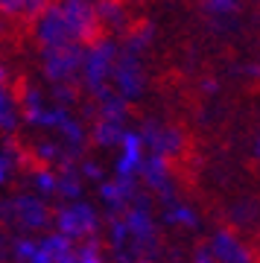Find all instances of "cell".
<instances>
[{
    "label": "cell",
    "instance_id": "1",
    "mask_svg": "<svg viewBox=\"0 0 260 263\" xmlns=\"http://www.w3.org/2000/svg\"><path fill=\"white\" fill-rule=\"evenodd\" d=\"M120 56V44L114 38H97L94 44L82 50V67H79V76H82V85L85 91L97 100V97L112 88L108 79H112V70H114V62Z\"/></svg>",
    "mask_w": 260,
    "mask_h": 263
},
{
    "label": "cell",
    "instance_id": "2",
    "mask_svg": "<svg viewBox=\"0 0 260 263\" xmlns=\"http://www.w3.org/2000/svg\"><path fill=\"white\" fill-rule=\"evenodd\" d=\"M123 226H126V234H129V252L140 260V254L155 252V234H158V226H155V216H152V202L149 196L138 193L132 199V205L123 211Z\"/></svg>",
    "mask_w": 260,
    "mask_h": 263
},
{
    "label": "cell",
    "instance_id": "3",
    "mask_svg": "<svg viewBox=\"0 0 260 263\" xmlns=\"http://www.w3.org/2000/svg\"><path fill=\"white\" fill-rule=\"evenodd\" d=\"M53 226H56V234H62L65 240L76 243V240H91L100 231V214L91 202L85 199H76V202H65L53 214Z\"/></svg>",
    "mask_w": 260,
    "mask_h": 263
},
{
    "label": "cell",
    "instance_id": "4",
    "mask_svg": "<svg viewBox=\"0 0 260 263\" xmlns=\"http://www.w3.org/2000/svg\"><path fill=\"white\" fill-rule=\"evenodd\" d=\"M59 12L76 47H88L100 38V21H97L91 0H59Z\"/></svg>",
    "mask_w": 260,
    "mask_h": 263
},
{
    "label": "cell",
    "instance_id": "5",
    "mask_svg": "<svg viewBox=\"0 0 260 263\" xmlns=\"http://www.w3.org/2000/svg\"><path fill=\"white\" fill-rule=\"evenodd\" d=\"M108 82L114 85L112 91L117 97H123L126 103L132 105V100H140L143 91H146V70H143V62L140 56H132V53H123L117 56L114 62V70H112V79Z\"/></svg>",
    "mask_w": 260,
    "mask_h": 263
},
{
    "label": "cell",
    "instance_id": "6",
    "mask_svg": "<svg viewBox=\"0 0 260 263\" xmlns=\"http://www.w3.org/2000/svg\"><path fill=\"white\" fill-rule=\"evenodd\" d=\"M79 67H82V47H76V44L41 50V70L53 85H73V76H79Z\"/></svg>",
    "mask_w": 260,
    "mask_h": 263
},
{
    "label": "cell",
    "instance_id": "7",
    "mask_svg": "<svg viewBox=\"0 0 260 263\" xmlns=\"http://www.w3.org/2000/svg\"><path fill=\"white\" fill-rule=\"evenodd\" d=\"M138 179L161 199L164 208L173 205V202H178L176 199V184H173V167H170L167 158H161V155H146L143 164H140Z\"/></svg>",
    "mask_w": 260,
    "mask_h": 263
},
{
    "label": "cell",
    "instance_id": "8",
    "mask_svg": "<svg viewBox=\"0 0 260 263\" xmlns=\"http://www.w3.org/2000/svg\"><path fill=\"white\" fill-rule=\"evenodd\" d=\"M138 135L143 141V149H149V155H161V158L170 161L181 155V149H184V135L173 126H161L155 120H149Z\"/></svg>",
    "mask_w": 260,
    "mask_h": 263
},
{
    "label": "cell",
    "instance_id": "9",
    "mask_svg": "<svg viewBox=\"0 0 260 263\" xmlns=\"http://www.w3.org/2000/svg\"><path fill=\"white\" fill-rule=\"evenodd\" d=\"M9 214L24 231H41L53 222V214L47 208L44 199H38L35 193H18L9 202Z\"/></svg>",
    "mask_w": 260,
    "mask_h": 263
},
{
    "label": "cell",
    "instance_id": "10",
    "mask_svg": "<svg viewBox=\"0 0 260 263\" xmlns=\"http://www.w3.org/2000/svg\"><path fill=\"white\" fill-rule=\"evenodd\" d=\"M35 38L41 44V50H56V47H65V44H73L65 18L59 12V3H50L35 18Z\"/></svg>",
    "mask_w": 260,
    "mask_h": 263
},
{
    "label": "cell",
    "instance_id": "11",
    "mask_svg": "<svg viewBox=\"0 0 260 263\" xmlns=\"http://www.w3.org/2000/svg\"><path fill=\"white\" fill-rule=\"evenodd\" d=\"M120 152H117V161H114V176L117 179H138L140 164L146 158V149H143V141L135 129H123L120 135Z\"/></svg>",
    "mask_w": 260,
    "mask_h": 263
},
{
    "label": "cell",
    "instance_id": "12",
    "mask_svg": "<svg viewBox=\"0 0 260 263\" xmlns=\"http://www.w3.org/2000/svg\"><path fill=\"white\" fill-rule=\"evenodd\" d=\"M100 202L112 216H120L126 208L132 205V199L138 196V179H105L100 181Z\"/></svg>",
    "mask_w": 260,
    "mask_h": 263
},
{
    "label": "cell",
    "instance_id": "13",
    "mask_svg": "<svg viewBox=\"0 0 260 263\" xmlns=\"http://www.w3.org/2000/svg\"><path fill=\"white\" fill-rule=\"evenodd\" d=\"M208 249H211V254H214L216 263H254L251 249L243 243L234 231H228V228L214 231V237H211Z\"/></svg>",
    "mask_w": 260,
    "mask_h": 263
},
{
    "label": "cell",
    "instance_id": "14",
    "mask_svg": "<svg viewBox=\"0 0 260 263\" xmlns=\"http://www.w3.org/2000/svg\"><path fill=\"white\" fill-rule=\"evenodd\" d=\"M97 111H100V120L105 123H117V126H123V123L129 120V111L132 105L123 100V97H117L112 91V88H105L100 97H97Z\"/></svg>",
    "mask_w": 260,
    "mask_h": 263
},
{
    "label": "cell",
    "instance_id": "15",
    "mask_svg": "<svg viewBox=\"0 0 260 263\" xmlns=\"http://www.w3.org/2000/svg\"><path fill=\"white\" fill-rule=\"evenodd\" d=\"M164 216V222L173 228H184V231H196L199 228V214H196V208L184 205V202H173L161 211Z\"/></svg>",
    "mask_w": 260,
    "mask_h": 263
},
{
    "label": "cell",
    "instance_id": "16",
    "mask_svg": "<svg viewBox=\"0 0 260 263\" xmlns=\"http://www.w3.org/2000/svg\"><path fill=\"white\" fill-rule=\"evenodd\" d=\"M18 114L24 117V123L27 126H35V120H38V114L44 111V97H41V91L38 88H32V85H27L24 88V94L18 97Z\"/></svg>",
    "mask_w": 260,
    "mask_h": 263
},
{
    "label": "cell",
    "instance_id": "17",
    "mask_svg": "<svg viewBox=\"0 0 260 263\" xmlns=\"http://www.w3.org/2000/svg\"><path fill=\"white\" fill-rule=\"evenodd\" d=\"M94 12H97V21L102 24H108L112 29H123L126 27V6H123L120 0H100V3H94Z\"/></svg>",
    "mask_w": 260,
    "mask_h": 263
},
{
    "label": "cell",
    "instance_id": "18",
    "mask_svg": "<svg viewBox=\"0 0 260 263\" xmlns=\"http://www.w3.org/2000/svg\"><path fill=\"white\" fill-rule=\"evenodd\" d=\"M18 123H21V114H18V105L12 100L9 88H0V132L3 135H15L18 132Z\"/></svg>",
    "mask_w": 260,
    "mask_h": 263
},
{
    "label": "cell",
    "instance_id": "19",
    "mask_svg": "<svg viewBox=\"0 0 260 263\" xmlns=\"http://www.w3.org/2000/svg\"><path fill=\"white\" fill-rule=\"evenodd\" d=\"M126 126H117V123H105V120H97L91 129V141L94 146H100V149H112L120 143V135Z\"/></svg>",
    "mask_w": 260,
    "mask_h": 263
},
{
    "label": "cell",
    "instance_id": "20",
    "mask_svg": "<svg viewBox=\"0 0 260 263\" xmlns=\"http://www.w3.org/2000/svg\"><path fill=\"white\" fill-rule=\"evenodd\" d=\"M82 179H79V173L76 167H67L59 173V184H56V196H65L67 202H76V199H82Z\"/></svg>",
    "mask_w": 260,
    "mask_h": 263
},
{
    "label": "cell",
    "instance_id": "21",
    "mask_svg": "<svg viewBox=\"0 0 260 263\" xmlns=\"http://www.w3.org/2000/svg\"><path fill=\"white\" fill-rule=\"evenodd\" d=\"M56 184H59V173L53 167H38L35 173H32V187H35L38 199L56 196Z\"/></svg>",
    "mask_w": 260,
    "mask_h": 263
},
{
    "label": "cell",
    "instance_id": "22",
    "mask_svg": "<svg viewBox=\"0 0 260 263\" xmlns=\"http://www.w3.org/2000/svg\"><path fill=\"white\" fill-rule=\"evenodd\" d=\"M152 38H155V32H152V24H143V27L132 29L129 35H126V44H123V53H132V56H140L143 50L152 44Z\"/></svg>",
    "mask_w": 260,
    "mask_h": 263
},
{
    "label": "cell",
    "instance_id": "23",
    "mask_svg": "<svg viewBox=\"0 0 260 263\" xmlns=\"http://www.w3.org/2000/svg\"><path fill=\"white\" fill-rule=\"evenodd\" d=\"M67 117H70V108H62V105H44V111L38 114V120H35V129H59Z\"/></svg>",
    "mask_w": 260,
    "mask_h": 263
},
{
    "label": "cell",
    "instance_id": "24",
    "mask_svg": "<svg viewBox=\"0 0 260 263\" xmlns=\"http://www.w3.org/2000/svg\"><path fill=\"white\" fill-rule=\"evenodd\" d=\"M76 263H108L105 254H102V243L97 240V237L85 240V243L76 249Z\"/></svg>",
    "mask_w": 260,
    "mask_h": 263
},
{
    "label": "cell",
    "instance_id": "25",
    "mask_svg": "<svg viewBox=\"0 0 260 263\" xmlns=\"http://www.w3.org/2000/svg\"><path fill=\"white\" fill-rule=\"evenodd\" d=\"M35 155H38V161H41L44 167H50V164H59V161H62L65 149H62L59 141H38L35 143Z\"/></svg>",
    "mask_w": 260,
    "mask_h": 263
},
{
    "label": "cell",
    "instance_id": "26",
    "mask_svg": "<svg viewBox=\"0 0 260 263\" xmlns=\"http://www.w3.org/2000/svg\"><path fill=\"white\" fill-rule=\"evenodd\" d=\"M129 243V234H126V226H123V216H108V246L112 252H120Z\"/></svg>",
    "mask_w": 260,
    "mask_h": 263
},
{
    "label": "cell",
    "instance_id": "27",
    "mask_svg": "<svg viewBox=\"0 0 260 263\" xmlns=\"http://www.w3.org/2000/svg\"><path fill=\"white\" fill-rule=\"evenodd\" d=\"M35 252H38V240L35 237H18V240L12 243V257H15L18 263H29Z\"/></svg>",
    "mask_w": 260,
    "mask_h": 263
},
{
    "label": "cell",
    "instance_id": "28",
    "mask_svg": "<svg viewBox=\"0 0 260 263\" xmlns=\"http://www.w3.org/2000/svg\"><path fill=\"white\" fill-rule=\"evenodd\" d=\"M202 9L208 15H216V18H228V15H234V12L240 9V3L237 0H205Z\"/></svg>",
    "mask_w": 260,
    "mask_h": 263
},
{
    "label": "cell",
    "instance_id": "29",
    "mask_svg": "<svg viewBox=\"0 0 260 263\" xmlns=\"http://www.w3.org/2000/svg\"><path fill=\"white\" fill-rule=\"evenodd\" d=\"M76 173H79V179H82V181L88 179V181H97V184L105 181V170H102L100 161H94V158H82V164H79Z\"/></svg>",
    "mask_w": 260,
    "mask_h": 263
},
{
    "label": "cell",
    "instance_id": "30",
    "mask_svg": "<svg viewBox=\"0 0 260 263\" xmlns=\"http://www.w3.org/2000/svg\"><path fill=\"white\" fill-rule=\"evenodd\" d=\"M15 173V152H12V143H6V149L0 152V187H6Z\"/></svg>",
    "mask_w": 260,
    "mask_h": 263
},
{
    "label": "cell",
    "instance_id": "31",
    "mask_svg": "<svg viewBox=\"0 0 260 263\" xmlns=\"http://www.w3.org/2000/svg\"><path fill=\"white\" fill-rule=\"evenodd\" d=\"M53 105H62V108H70L76 100V88L73 85H53Z\"/></svg>",
    "mask_w": 260,
    "mask_h": 263
},
{
    "label": "cell",
    "instance_id": "32",
    "mask_svg": "<svg viewBox=\"0 0 260 263\" xmlns=\"http://www.w3.org/2000/svg\"><path fill=\"white\" fill-rule=\"evenodd\" d=\"M50 3H53V0H24V15L35 21L38 15H41V12L50 6Z\"/></svg>",
    "mask_w": 260,
    "mask_h": 263
},
{
    "label": "cell",
    "instance_id": "33",
    "mask_svg": "<svg viewBox=\"0 0 260 263\" xmlns=\"http://www.w3.org/2000/svg\"><path fill=\"white\" fill-rule=\"evenodd\" d=\"M0 15H6V18L24 15V0H0Z\"/></svg>",
    "mask_w": 260,
    "mask_h": 263
},
{
    "label": "cell",
    "instance_id": "34",
    "mask_svg": "<svg viewBox=\"0 0 260 263\" xmlns=\"http://www.w3.org/2000/svg\"><path fill=\"white\" fill-rule=\"evenodd\" d=\"M193 263H216V260H214V254H211V249H208V246H196Z\"/></svg>",
    "mask_w": 260,
    "mask_h": 263
},
{
    "label": "cell",
    "instance_id": "35",
    "mask_svg": "<svg viewBox=\"0 0 260 263\" xmlns=\"http://www.w3.org/2000/svg\"><path fill=\"white\" fill-rule=\"evenodd\" d=\"M202 91H205V94H216V91H219V82H216V79H205Z\"/></svg>",
    "mask_w": 260,
    "mask_h": 263
},
{
    "label": "cell",
    "instance_id": "36",
    "mask_svg": "<svg viewBox=\"0 0 260 263\" xmlns=\"http://www.w3.org/2000/svg\"><path fill=\"white\" fill-rule=\"evenodd\" d=\"M29 263H53V257H50L47 252H41V249H38V252L32 254V260H29Z\"/></svg>",
    "mask_w": 260,
    "mask_h": 263
},
{
    "label": "cell",
    "instance_id": "37",
    "mask_svg": "<svg viewBox=\"0 0 260 263\" xmlns=\"http://www.w3.org/2000/svg\"><path fill=\"white\" fill-rule=\"evenodd\" d=\"M6 65H3V62H0V88H6Z\"/></svg>",
    "mask_w": 260,
    "mask_h": 263
},
{
    "label": "cell",
    "instance_id": "38",
    "mask_svg": "<svg viewBox=\"0 0 260 263\" xmlns=\"http://www.w3.org/2000/svg\"><path fill=\"white\" fill-rule=\"evenodd\" d=\"M138 263H152V260H149V257H140V260Z\"/></svg>",
    "mask_w": 260,
    "mask_h": 263
}]
</instances>
